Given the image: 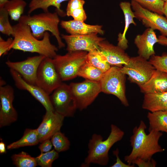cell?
<instances>
[{
	"instance_id": "obj_35",
	"label": "cell",
	"mask_w": 167,
	"mask_h": 167,
	"mask_svg": "<svg viewBox=\"0 0 167 167\" xmlns=\"http://www.w3.org/2000/svg\"><path fill=\"white\" fill-rule=\"evenodd\" d=\"M149 61L156 69L167 73V53H164L161 56L153 55Z\"/></svg>"
},
{
	"instance_id": "obj_27",
	"label": "cell",
	"mask_w": 167,
	"mask_h": 167,
	"mask_svg": "<svg viewBox=\"0 0 167 167\" xmlns=\"http://www.w3.org/2000/svg\"><path fill=\"white\" fill-rule=\"evenodd\" d=\"M86 62L104 73L111 66L105 56L98 49L88 52L86 56Z\"/></svg>"
},
{
	"instance_id": "obj_22",
	"label": "cell",
	"mask_w": 167,
	"mask_h": 167,
	"mask_svg": "<svg viewBox=\"0 0 167 167\" xmlns=\"http://www.w3.org/2000/svg\"><path fill=\"white\" fill-rule=\"evenodd\" d=\"M119 6L124 15L125 25L123 32L118 34L117 45L125 50L128 47V41L126 37V32L130 24L136 26V24L134 20L135 16L132 10L131 3L126 2H121Z\"/></svg>"
},
{
	"instance_id": "obj_20",
	"label": "cell",
	"mask_w": 167,
	"mask_h": 167,
	"mask_svg": "<svg viewBox=\"0 0 167 167\" xmlns=\"http://www.w3.org/2000/svg\"><path fill=\"white\" fill-rule=\"evenodd\" d=\"M139 87L144 94L167 92V73L156 69L149 80Z\"/></svg>"
},
{
	"instance_id": "obj_45",
	"label": "cell",
	"mask_w": 167,
	"mask_h": 167,
	"mask_svg": "<svg viewBox=\"0 0 167 167\" xmlns=\"http://www.w3.org/2000/svg\"><path fill=\"white\" fill-rule=\"evenodd\" d=\"M31 0L32 1V0Z\"/></svg>"
},
{
	"instance_id": "obj_40",
	"label": "cell",
	"mask_w": 167,
	"mask_h": 167,
	"mask_svg": "<svg viewBox=\"0 0 167 167\" xmlns=\"http://www.w3.org/2000/svg\"><path fill=\"white\" fill-rule=\"evenodd\" d=\"M158 43L162 45H167V37L162 35L159 36L158 37Z\"/></svg>"
},
{
	"instance_id": "obj_16",
	"label": "cell",
	"mask_w": 167,
	"mask_h": 167,
	"mask_svg": "<svg viewBox=\"0 0 167 167\" xmlns=\"http://www.w3.org/2000/svg\"><path fill=\"white\" fill-rule=\"evenodd\" d=\"M10 73L15 86L18 89L28 92L44 107L46 111H54L49 96L37 85L27 82L21 76L14 70L10 69Z\"/></svg>"
},
{
	"instance_id": "obj_33",
	"label": "cell",
	"mask_w": 167,
	"mask_h": 167,
	"mask_svg": "<svg viewBox=\"0 0 167 167\" xmlns=\"http://www.w3.org/2000/svg\"><path fill=\"white\" fill-rule=\"evenodd\" d=\"M150 11L162 15L165 2L162 0H131Z\"/></svg>"
},
{
	"instance_id": "obj_36",
	"label": "cell",
	"mask_w": 167,
	"mask_h": 167,
	"mask_svg": "<svg viewBox=\"0 0 167 167\" xmlns=\"http://www.w3.org/2000/svg\"><path fill=\"white\" fill-rule=\"evenodd\" d=\"M13 39L9 37L6 40H4L1 36H0V56L9 50V48L12 44Z\"/></svg>"
},
{
	"instance_id": "obj_15",
	"label": "cell",
	"mask_w": 167,
	"mask_h": 167,
	"mask_svg": "<svg viewBox=\"0 0 167 167\" xmlns=\"http://www.w3.org/2000/svg\"><path fill=\"white\" fill-rule=\"evenodd\" d=\"M64 118L54 111H46L41 122L36 129L39 142L50 139L56 133L60 131Z\"/></svg>"
},
{
	"instance_id": "obj_28",
	"label": "cell",
	"mask_w": 167,
	"mask_h": 167,
	"mask_svg": "<svg viewBox=\"0 0 167 167\" xmlns=\"http://www.w3.org/2000/svg\"><path fill=\"white\" fill-rule=\"evenodd\" d=\"M26 5V2L24 0H10L4 8L12 20L18 21L24 13Z\"/></svg>"
},
{
	"instance_id": "obj_7",
	"label": "cell",
	"mask_w": 167,
	"mask_h": 167,
	"mask_svg": "<svg viewBox=\"0 0 167 167\" xmlns=\"http://www.w3.org/2000/svg\"><path fill=\"white\" fill-rule=\"evenodd\" d=\"M156 69L148 60L138 55L132 57L127 64L121 67L130 82L139 86L150 78Z\"/></svg>"
},
{
	"instance_id": "obj_9",
	"label": "cell",
	"mask_w": 167,
	"mask_h": 167,
	"mask_svg": "<svg viewBox=\"0 0 167 167\" xmlns=\"http://www.w3.org/2000/svg\"><path fill=\"white\" fill-rule=\"evenodd\" d=\"M62 81L55 67L53 58L45 57L38 69L37 85L49 95L61 85Z\"/></svg>"
},
{
	"instance_id": "obj_41",
	"label": "cell",
	"mask_w": 167,
	"mask_h": 167,
	"mask_svg": "<svg viewBox=\"0 0 167 167\" xmlns=\"http://www.w3.org/2000/svg\"><path fill=\"white\" fill-rule=\"evenodd\" d=\"M6 152V145L5 143L1 141L0 142V153L4 154Z\"/></svg>"
},
{
	"instance_id": "obj_44",
	"label": "cell",
	"mask_w": 167,
	"mask_h": 167,
	"mask_svg": "<svg viewBox=\"0 0 167 167\" xmlns=\"http://www.w3.org/2000/svg\"><path fill=\"white\" fill-rule=\"evenodd\" d=\"M162 0L164 1L165 2L167 1V0Z\"/></svg>"
},
{
	"instance_id": "obj_1",
	"label": "cell",
	"mask_w": 167,
	"mask_h": 167,
	"mask_svg": "<svg viewBox=\"0 0 167 167\" xmlns=\"http://www.w3.org/2000/svg\"><path fill=\"white\" fill-rule=\"evenodd\" d=\"M146 128V124L141 120L139 126H135L133 129V134L130 139L132 151L124 157L125 161L128 164L134 165L135 161L139 159H150L155 153L165 150L158 143L162 133L151 130L147 134L145 131Z\"/></svg>"
},
{
	"instance_id": "obj_29",
	"label": "cell",
	"mask_w": 167,
	"mask_h": 167,
	"mask_svg": "<svg viewBox=\"0 0 167 167\" xmlns=\"http://www.w3.org/2000/svg\"><path fill=\"white\" fill-rule=\"evenodd\" d=\"M104 73L93 66L86 62L80 68L78 76L85 79L99 82Z\"/></svg>"
},
{
	"instance_id": "obj_3",
	"label": "cell",
	"mask_w": 167,
	"mask_h": 167,
	"mask_svg": "<svg viewBox=\"0 0 167 167\" xmlns=\"http://www.w3.org/2000/svg\"><path fill=\"white\" fill-rule=\"evenodd\" d=\"M111 131L105 140L100 135L93 134L88 143V154L82 167H88L92 163L106 165L109 161V152L116 142L120 141L124 134L123 131L116 125H111Z\"/></svg>"
},
{
	"instance_id": "obj_10",
	"label": "cell",
	"mask_w": 167,
	"mask_h": 167,
	"mask_svg": "<svg viewBox=\"0 0 167 167\" xmlns=\"http://www.w3.org/2000/svg\"><path fill=\"white\" fill-rule=\"evenodd\" d=\"M49 97L54 111L64 117L73 116L77 108L69 85L62 83Z\"/></svg>"
},
{
	"instance_id": "obj_14",
	"label": "cell",
	"mask_w": 167,
	"mask_h": 167,
	"mask_svg": "<svg viewBox=\"0 0 167 167\" xmlns=\"http://www.w3.org/2000/svg\"><path fill=\"white\" fill-rule=\"evenodd\" d=\"M14 98V91L11 86H0V127L9 126L17 119V113L13 105Z\"/></svg>"
},
{
	"instance_id": "obj_2",
	"label": "cell",
	"mask_w": 167,
	"mask_h": 167,
	"mask_svg": "<svg viewBox=\"0 0 167 167\" xmlns=\"http://www.w3.org/2000/svg\"><path fill=\"white\" fill-rule=\"evenodd\" d=\"M13 27L14 38L9 50L13 49L36 53L52 58L57 55L58 49L51 43L48 32H45L41 40H39L33 36L30 27L26 24L18 22Z\"/></svg>"
},
{
	"instance_id": "obj_6",
	"label": "cell",
	"mask_w": 167,
	"mask_h": 167,
	"mask_svg": "<svg viewBox=\"0 0 167 167\" xmlns=\"http://www.w3.org/2000/svg\"><path fill=\"white\" fill-rule=\"evenodd\" d=\"M126 75L121 67L111 66L99 81L101 92L117 97L124 106H129L126 95Z\"/></svg>"
},
{
	"instance_id": "obj_42",
	"label": "cell",
	"mask_w": 167,
	"mask_h": 167,
	"mask_svg": "<svg viewBox=\"0 0 167 167\" xmlns=\"http://www.w3.org/2000/svg\"><path fill=\"white\" fill-rule=\"evenodd\" d=\"M163 13L167 19V1L164 2L163 9Z\"/></svg>"
},
{
	"instance_id": "obj_32",
	"label": "cell",
	"mask_w": 167,
	"mask_h": 167,
	"mask_svg": "<svg viewBox=\"0 0 167 167\" xmlns=\"http://www.w3.org/2000/svg\"><path fill=\"white\" fill-rule=\"evenodd\" d=\"M59 157L58 152L55 149L41 153L36 158L37 165L42 167H51L53 162Z\"/></svg>"
},
{
	"instance_id": "obj_17",
	"label": "cell",
	"mask_w": 167,
	"mask_h": 167,
	"mask_svg": "<svg viewBox=\"0 0 167 167\" xmlns=\"http://www.w3.org/2000/svg\"><path fill=\"white\" fill-rule=\"evenodd\" d=\"M98 49L105 56L111 66L121 67L127 63L130 58L125 50L105 40L99 43Z\"/></svg>"
},
{
	"instance_id": "obj_43",
	"label": "cell",
	"mask_w": 167,
	"mask_h": 167,
	"mask_svg": "<svg viewBox=\"0 0 167 167\" xmlns=\"http://www.w3.org/2000/svg\"><path fill=\"white\" fill-rule=\"evenodd\" d=\"M9 0H0V8H4Z\"/></svg>"
},
{
	"instance_id": "obj_11",
	"label": "cell",
	"mask_w": 167,
	"mask_h": 167,
	"mask_svg": "<svg viewBox=\"0 0 167 167\" xmlns=\"http://www.w3.org/2000/svg\"><path fill=\"white\" fill-rule=\"evenodd\" d=\"M135 18L146 27L159 30L162 35L167 36V19L162 15L150 11L135 1L131 3Z\"/></svg>"
},
{
	"instance_id": "obj_8",
	"label": "cell",
	"mask_w": 167,
	"mask_h": 167,
	"mask_svg": "<svg viewBox=\"0 0 167 167\" xmlns=\"http://www.w3.org/2000/svg\"><path fill=\"white\" fill-rule=\"evenodd\" d=\"M76 102L77 109H86L101 92L99 82L85 79L79 83H71L69 85Z\"/></svg>"
},
{
	"instance_id": "obj_4",
	"label": "cell",
	"mask_w": 167,
	"mask_h": 167,
	"mask_svg": "<svg viewBox=\"0 0 167 167\" xmlns=\"http://www.w3.org/2000/svg\"><path fill=\"white\" fill-rule=\"evenodd\" d=\"M57 12H44L30 15H23L18 22L24 23L30 27L33 36L38 39L43 38L45 32L49 31L55 37L59 48L65 47L58 28L60 19Z\"/></svg>"
},
{
	"instance_id": "obj_37",
	"label": "cell",
	"mask_w": 167,
	"mask_h": 167,
	"mask_svg": "<svg viewBox=\"0 0 167 167\" xmlns=\"http://www.w3.org/2000/svg\"><path fill=\"white\" fill-rule=\"evenodd\" d=\"M137 165L139 167H155L156 166V163L152 158L148 160L139 159L136 161L134 165Z\"/></svg>"
},
{
	"instance_id": "obj_26",
	"label": "cell",
	"mask_w": 167,
	"mask_h": 167,
	"mask_svg": "<svg viewBox=\"0 0 167 167\" xmlns=\"http://www.w3.org/2000/svg\"><path fill=\"white\" fill-rule=\"evenodd\" d=\"M85 1L84 0H71L67 4L66 15L71 16L74 19L84 22L87 15L84 8Z\"/></svg>"
},
{
	"instance_id": "obj_24",
	"label": "cell",
	"mask_w": 167,
	"mask_h": 167,
	"mask_svg": "<svg viewBox=\"0 0 167 167\" xmlns=\"http://www.w3.org/2000/svg\"><path fill=\"white\" fill-rule=\"evenodd\" d=\"M71 0H33L29 4V9L28 13L30 15L34 11L38 9H42L44 12H49V8L51 6L55 7L58 15L64 16L66 14L61 9V3L65 1Z\"/></svg>"
},
{
	"instance_id": "obj_19",
	"label": "cell",
	"mask_w": 167,
	"mask_h": 167,
	"mask_svg": "<svg viewBox=\"0 0 167 167\" xmlns=\"http://www.w3.org/2000/svg\"><path fill=\"white\" fill-rule=\"evenodd\" d=\"M60 24L70 35H85L92 33L103 35L104 32L101 25L88 24L84 22L74 19L62 20Z\"/></svg>"
},
{
	"instance_id": "obj_21",
	"label": "cell",
	"mask_w": 167,
	"mask_h": 167,
	"mask_svg": "<svg viewBox=\"0 0 167 167\" xmlns=\"http://www.w3.org/2000/svg\"><path fill=\"white\" fill-rule=\"evenodd\" d=\"M142 107L150 112H167V92L144 94Z\"/></svg>"
},
{
	"instance_id": "obj_13",
	"label": "cell",
	"mask_w": 167,
	"mask_h": 167,
	"mask_svg": "<svg viewBox=\"0 0 167 167\" xmlns=\"http://www.w3.org/2000/svg\"><path fill=\"white\" fill-rule=\"evenodd\" d=\"M46 57L39 55L29 57L26 59L19 62H12L8 60L6 65L15 71L27 82L37 85L36 75L39 66L42 61Z\"/></svg>"
},
{
	"instance_id": "obj_23",
	"label": "cell",
	"mask_w": 167,
	"mask_h": 167,
	"mask_svg": "<svg viewBox=\"0 0 167 167\" xmlns=\"http://www.w3.org/2000/svg\"><path fill=\"white\" fill-rule=\"evenodd\" d=\"M147 118L149 122V131L153 130L167 133V112L162 111L149 112Z\"/></svg>"
},
{
	"instance_id": "obj_25",
	"label": "cell",
	"mask_w": 167,
	"mask_h": 167,
	"mask_svg": "<svg viewBox=\"0 0 167 167\" xmlns=\"http://www.w3.org/2000/svg\"><path fill=\"white\" fill-rule=\"evenodd\" d=\"M39 142L36 129H26L22 137L19 140L8 145L7 148L11 150L25 146H34Z\"/></svg>"
},
{
	"instance_id": "obj_38",
	"label": "cell",
	"mask_w": 167,
	"mask_h": 167,
	"mask_svg": "<svg viewBox=\"0 0 167 167\" xmlns=\"http://www.w3.org/2000/svg\"><path fill=\"white\" fill-rule=\"evenodd\" d=\"M113 154L116 156V162L111 167H133L135 165H130L128 164H126L123 163L120 160L119 156V151L118 148H117L115 150L113 151Z\"/></svg>"
},
{
	"instance_id": "obj_5",
	"label": "cell",
	"mask_w": 167,
	"mask_h": 167,
	"mask_svg": "<svg viewBox=\"0 0 167 167\" xmlns=\"http://www.w3.org/2000/svg\"><path fill=\"white\" fill-rule=\"evenodd\" d=\"M88 52H68L65 54L57 55L53 60L55 67L62 81L73 79L78 76L79 71L86 62Z\"/></svg>"
},
{
	"instance_id": "obj_34",
	"label": "cell",
	"mask_w": 167,
	"mask_h": 167,
	"mask_svg": "<svg viewBox=\"0 0 167 167\" xmlns=\"http://www.w3.org/2000/svg\"><path fill=\"white\" fill-rule=\"evenodd\" d=\"M9 14L4 8H0V32L4 34L12 36L13 27L11 24L9 19Z\"/></svg>"
},
{
	"instance_id": "obj_12",
	"label": "cell",
	"mask_w": 167,
	"mask_h": 167,
	"mask_svg": "<svg viewBox=\"0 0 167 167\" xmlns=\"http://www.w3.org/2000/svg\"><path fill=\"white\" fill-rule=\"evenodd\" d=\"M97 33L85 35H67L62 34L65 41L68 52L84 51L89 52L98 49L99 43L105 39L98 36Z\"/></svg>"
},
{
	"instance_id": "obj_18",
	"label": "cell",
	"mask_w": 167,
	"mask_h": 167,
	"mask_svg": "<svg viewBox=\"0 0 167 167\" xmlns=\"http://www.w3.org/2000/svg\"><path fill=\"white\" fill-rule=\"evenodd\" d=\"M154 30L151 28H148L142 34L137 35L134 39L139 55L147 60L155 55L154 46L158 42Z\"/></svg>"
},
{
	"instance_id": "obj_39",
	"label": "cell",
	"mask_w": 167,
	"mask_h": 167,
	"mask_svg": "<svg viewBox=\"0 0 167 167\" xmlns=\"http://www.w3.org/2000/svg\"><path fill=\"white\" fill-rule=\"evenodd\" d=\"M39 146L41 153H45L51 151L53 144L50 139H47L42 142Z\"/></svg>"
},
{
	"instance_id": "obj_30",
	"label": "cell",
	"mask_w": 167,
	"mask_h": 167,
	"mask_svg": "<svg viewBox=\"0 0 167 167\" xmlns=\"http://www.w3.org/2000/svg\"><path fill=\"white\" fill-rule=\"evenodd\" d=\"M11 158L13 164L16 167H35L38 165L36 158L23 151L13 155Z\"/></svg>"
},
{
	"instance_id": "obj_31",
	"label": "cell",
	"mask_w": 167,
	"mask_h": 167,
	"mask_svg": "<svg viewBox=\"0 0 167 167\" xmlns=\"http://www.w3.org/2000/svg\"><path fill=\"white\" fill-rule=\"evenodd\" d=\"M51 140L54 149L58 152L66 151L69 148L70 143L68 139L60 131L54 135Z\"/></svg>"
}]
</instances>
